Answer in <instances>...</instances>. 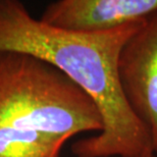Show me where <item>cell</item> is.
I'll return each instance as SVG.
<instances>
[{"label": "cell", "mask_w": 157, "mask_h": 157, "mask_svg": "<svg viewBox=\"0 0 157 157\" xmlns=\"http://www.w3.org/2000/svg\"><path fill=\"white\" fill-rule=\"evenodd\" d=\"M0 125L65 139L103 128L94 101L54 65L21 52H0Z\"/></svg>", "instance_id": "cell-2"}, {"label": "cell", "mask_w": 157, "mask_h": 157, "mask_svg": "<svg viewBox=\"0 0 157 157\" xmlns=\"http://www.w3.org/2000/svg\"><path fill=\"white\" fill-rule=\"evenodd\" d=\"M67 139L0 125V157H60Z\"/></svg>", "instance_id": "cell-5"}, {"label": "cell", "mask_w": 157, "mask_h": 157, "mask_svg": "<svg viewBox=\"0 0 157 157\" xmlns=\"http://www.w3.org/2000/svg\"><path fill=\"white\" fill-rule=\"evenodd\" d=\"M157 10V0H58L40 20L76 33H103L142 21Z\"/></svg>", "instance_id": "cell-4"}, {"label": "cell", "mask_w": 157, "mask_h": 157, "mask_svg": "<svg viewBox=\"0 0 157 157\" xmlns=\"http://www.w3.org/2000/svg\"><path fill=\"white\" fill-rule=\"evenodd\" d=\"M144 20L103 33L68 32L32 17L18 0H0V52L26 53L54 65L93 100L101 114L102 131L71 145L76 157L153 153L149 134L125 101L117 71L122 47Z\"/></svg>", "instance_id": "cell-1"}, {"label": "cell", "mask_w": 157, "mask_h": 157, "mask_svg": "<svg viewBox=\"0 0 157 157\" xmlns=\"http://www.w3.org/2000/svg\"><path fill=\"white\" fill-rule=\"evenodd\" d=\"M144 157H157L154 153H150V154H148V155H146V156H144Z\"/></svg>", "instance_id": "cell-6"}, {"label": "cell", "mask_w": 157, "mask_h": 157, "mask_svg": "<svg viewBox=\"0 0 157 157\" xmlns=\"http://www.w3.org/2000/svg\"><path fill=\"white\" fill-rule=\"evenodd\" d=\"M117 71L125 101L149 134L157 156V10L122 47Z\"/></svg>", "instance_id": "cell-3"}]
</instances>
